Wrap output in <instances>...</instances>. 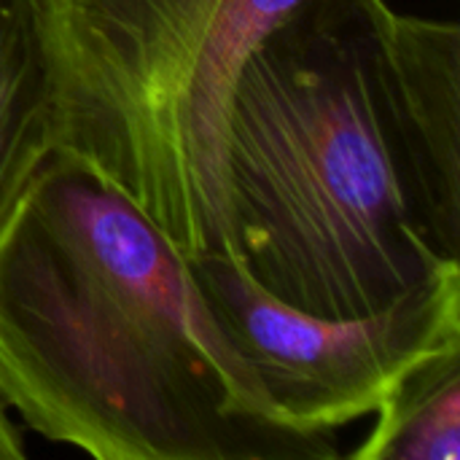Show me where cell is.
<instances>
[{"mask_svg": "<svg viewBox=\"0 0 460 460\" xmlns=\"http://www.w3.org/2000/svg\"><path fill=\"white\" fill-rule=\"evenodd\" d=\"M232 256L323 318L460 267V27L305 0L245 59L226 121Z\"/></svg>", "mask_w": 460, "mask_h": 460, "instance_id": "obj_1", "label": "cell"}, {"mask_svg": "<svg viewBox=\"0 0 460 460\" xmlns=\"http://www.w3.org/2000/svg\"><path fill=\"white\" fill-rule=\"evenodd\" d=\"M0 402L94 460L340 458L272 410L178 245L65 151L0 232Z\"/></svg>", "mask_w": 460, "mask_h": 460, "instance_id": "obj_2", "label": "cell"}, {"mask_svg": "<svg viewBox=\"0 0 460 460\" xmlns=\"http://www.w3.org/2000/svg\"><path fill=\"white\" fill-rule=\"evenodd\" d=\"M302 3L38 0L57 151L102 172L183 256H232L234 84Z\"/></svg>", "mask_w": 460, "mask_h": 460, "instance_id": "obj_3", "label": "cell"}, {"mask_svg": "<svg viewBox=\"0 0 460 460\" xmlns=\"http://www.w3.org/2000/svg\"><path fill=\"white\" fill-rule=\"evenodd\" d=\"M186 264L272 410L305 431H340L367 418L410 367L460 342V267L385 310L323 318L278 302L226 253L186 256Z\"/></svg>", "mask_w": 460, "mask_h": 460, "instance_id": "obj_4", "label": "cell"}, {"mask_svg": "<svg viewBox=\"0 0 460 460\" xmlns=\"http://www.w3.org/2000/svg\"><path fill=\"white\" fill-rule=\"evenodd\" d=\"M57 151L38 0H0V232Z\"/></svg>", "mask_w": 460, "mask_h": 460, "instance_id": "obj_5", "label": "cell"}, {"mask_svg": "<svg viewBox=\"0 0 460 460\" xmlns=\"http://www.w3.org/2000/svg\"><path fill=\"white\" fill-rule=\"evenodd\" d=\"M356 460H460V342L415 367L380 402Z\"/></svg>", "mask_w": 460, "mask_h": 460, "instance_id": "obj_6", "label": "cell"}, {"mask_svg": "<svg viewBox=\"0 0 460 460\" xmlns=\"http://www.w3.org/2000/svg\"><path fill=\"white\" fill-rule=\"evenodd\" d=\"M24 439L19 434V429L8 420L5 415V404L0 402V460H24Z\"/></svg>", "mask_w": 460, "mask_h": 460, "instance_id": "obj_7", "label": "cell"}]
</instances>
